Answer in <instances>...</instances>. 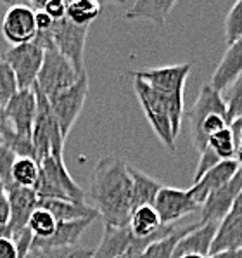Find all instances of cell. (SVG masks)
I'll return each instance as SVG.
<instances>
[{"instance_id":"obj_1","label":"cell","mask_w":242,"mask_h":258,"mask_svg":"<svg viewBox=\"0 0 242 258\" xmlns=\"http://www.w3.org/2000/svg\"><path fill=\"white\" fill-rule=\"evenodd\" d=\"M89 194L104 225L128 227L132 213V178L125 161L116 156L102 158L94 170Z\"/></svg>"},{"instance_id":"obj_2","label":"cell","mask_w":242,"mask_h":258,"mask_svg":"<svg viewBox=\"0 0 242 258\" xmlns=\"http://www.w3.org/2000/svg\"><path fill=\"white\" fill-rule=\"evenodd\" d=\"M192 66V62H184V64H172L163 66V68L130 71V77H133L135 80L145 82L165 99L175 137H178L182 128V120H184L185 111L184 90Z\"/></svg>"},{"instance_id":"obj_3","label":"cell","mask_w":242,"mask_h":258,"mask_svg":"<svg viewBox=\"0 0 242 258\" xmlns=\"http://www.w3.org/2000/svg\"><path fill=\"white\" fill-rule=\"evenodd\" d=\"M38 165H40V173L33 187L38 201L69 200L76 203H85V190L69 175L62 154H49L38 161Z\"/></svg>"},{"instance_id":"obj_4","label":"cell","mask_w":242,"mask_h":258,"mask_svg":"<svg viewBox=\"0 0 242 258\" xmlns=\"http://www.w3.org/2000/svg\"><path fill=\"white\" fill-rule=\"evenodd\" d=\"M35 90L37 95V113H35L33 132H31V142L37 151L38 161L47 158L49 154H62L64 149V137L61 136V130L55 121V116L50 109L49 99L40 90Z\"/></svg>"},{"instance_id":"obj_5","label":"cell","mask_w":242,"mask_h":258,"mask_svg":"<svg viewBox=\"0 0 242 258\" xmlns=\"http://www.w3.org/2000/svg\"><path fill=\"white\" fill-rule=\"evenodd\" d=\"M133 90L138 102H140V108L144 111L145 118H147L150 128L154 130V134H156L157 139H159L166 148L172 151V153H175L177 137L173 136L172 121H170V114L165 99L145 82L135 80V78H133Z\"/></svg>"},{"instance_id":"obj_6","label":"cell","mask_w":242,"mask_h":258,"mask_svg":"<svg viewBox=\"0 0 242 258\" xmlns=\"http://www.w3.org/2000/svg\"><path fill=\"white\" fill-rule=\"evenodd\" d=\"M87 95H89V75L83 73L78 77V80L73 85L61 90L52 99H49L50 109H52L55 121H57L61 136L64 137V141L69 136L78 116L82 114Z\"/></svg>"},{"instance_id":"obj_7","label":"cell","mask_w":242,"mask_h":258,"mask_svg":"<svg viewBox=\"0 0 242 258\" xmlns=\"http://www.w3.org/2000/svg\"><path fill=\"white\" fill-rule=\"evenodd\" d=\"M78 77L80 75H76L71 62L57 49L43 50V62L35 89L40 90L47 99H52L61 90L73 85Z\"/></svg>"},{"instance_id":"obj_8","label":"cell","mask_w":242,"mask_h":258,"mask_svg":"<svg viewBox=\"0 0 242 258\" xmlns=\"http://www.w3.org/2000/svg\"><path fill=\"white\" fill-rule=\"evenodd\" d=\"M87 35H89V26L73 25L67 18L61 19V21H54L52 26L54 47L71 62V66L76 71V75L87 73L85 70Z\"/></svg>"},{"instance_id":"obj_9","label":"cell","mask_w":242,"mask_h":258,"mask_svg":"<svg viewBox=\"0 0 242 258\" xmlns=\"http://www.w3.org/2000/svg\"><path fill=\"white\" fill-rule=\"evenodd\" d=\"M2 59L14 71L19 90L33 89L43 62V49H40L35 42L21 43V45L11 47Z\"/></svg>"},{"instance_id":"obj_10","label":"cell","mask_w":242,"mask_h":258,"mask_svg":"<svg viewBox=\"0 0 242 258\" xmlns=\"http://www.w3.org/2000/svg\"><path fill=\"white\" fill-rule=\"evenodd\" d=\"M152 208L156 210L163 225H175L184 217L196 213L201 206L192 200V196L189 194V189L184 190L163 185L159 192H157L156 200H154Z\"/></svg>"},{"instance_id":"obj_11","label":"cell","mask_w":242,"mask_h":258,"mask_svg":"<svg viewBox=\"0 0 242 258\" xmlns=\"http://www.w3.org/2000/svg\"><path fill=\"white\" fill-rule=\"evenodd\" d=\"M35 113H37V95L35 90H18L4 106V116L7 125L18 136L30 137L33 132Z\"/></svg>"},{"instance_id":"obj_12","label":"cell","mask_w":242,"mask_h":258,"mask_svg":"<svg viewBox=\"0 0 242 258\" xmlns=\"http://www.w3.org/2000/svg\"><path fill=\"white\" fill-rule=\"evenodd\" d=\"M242 189V168L223 187L216 189L199 208V224H220L230 213L235 198Z\"/></svg>"},{"instance_id":"obj_13","label":"cell","mask_w":242,"mask_h":258,"mask_svg":"<svg viewBox=\"0 0 242 258\" xmlns=\"http://www.w3.org/2000/svg\"><path fill=\"white\" fill-rule=\"evenodd\" d=\"M2 35L11 47L33 42L37 35L35 11L30 6H13L2 19Z\"/></svg>"},{"instance_id":"obj_14","label":"cell","mask_w":242,"mask_h":258,"mask_svg":"<svg viewBox=\"0 0 242 258\" xmlns=\"http://www.w3.org/2000/svg\"><path fill=\"white\" fill-rule=\"evenodd\" d=\"M128 229L135 239L142 241H157L161 237H166L177 231L178 224L175 225H163L156 210L152 206H138L132 210L128 218Z\"/></svg>"},{"instance_id":"obj_15","label":"cell","mask_w":242,"mask_h":258,"mask_svg":"<svg viewBox=\"0 0 242 258\" xmlns=\"http://www.w3.org/2000/svg\"><path fill=\"white\" fill-rule=\"evenodd\" d=\"M154 241H142L135 239L128 227H108L104 225V236L101 239V244L94 249L90 258H118L130 248L145 249Z\"/></svg>"},{"instance_id":"obj_16","label":"cell","mask_w":242,"mask_h":258,"mask_svg":"<svg viewBox=\"0 0 242 258\" xmlns=\"http://www.w3.org/2000/svg\"><path fill=\"white\" fill-rule=\"evenodd\" d=\"M239 170H240V166L237 165L235 160L220 161V163L213 166L211 170H208L196 184L190 185L189 194L192 196V200L201 206L208 200L209 194L215 192L216 189L223 187L227 182H230L235 177V173L239 172Z\"/></svg>"},{"instance_id":"obj_17","label":"cell","mask_w":242,"mask_h":258,"mask_svg":"<svg viewBox=\"0 0 242 258\" xmlns=\"http://www.w3.org/2000/svg\"><path fill=\"white\" fill-rule=\"evenodd\" d=\"M6 194H7V200H9V206H11L9 229H11V232H13V237H16L18 234H21L26 229L31 213L37 210L38 198L33 189L18 187V185L9 189Z\"/></svg>"},{"instance_id":"obj_18","label":"cell","mask_w":242,"mask_h":258,"mask_svg":"<svg viewBox=\"0 0 242 258\" xmlns=\"http://www.w3.org/2000/svg\"><path fill=\"white\" fill-rule=\"evenodd\" d=\"M216 229L218 224H194L192 229L177 243L173 258H182L185 255H199L208 258Z\"/></svg>"},{"instance_id":"obj_19","label":"cell","mask_w":242,"mask_h":258,"mask_svg":"<svg viewBox=\"0 0 242 258\" xmlns=\"http://www.w3.org/2000/svg\"><path fill=\"white\" fill-rule=\"evenodd\" d=\"M211 113H220L227 116V104L223 101V94L216 92L209 83L201 87V92L197 95V101L194 102L192 109L187 111V118L190 121V130L192 137L199 132V126L206 116Z\"/></svg>"},{"instance_id":"obj_20","label":"cell","mask_w":242,"mask_h":258,"mask_svg":"<svg viewBox=\"0 0 242 258\" xmlns=\"http://www.w3.org/2000/svg\"><path fill=\"white\" fill-rule=\"evenodd\" d=\"M242 75V38L228 45L227 52L223 54L220 64L216 66L215 73L211 77L209 85L216 92H225L233 82Z\"/></svg>"},{"instance_id":"obj_21","label":"cell","mask_w":242,"mask_h":258,"mask_svg":"<svg viewBox=\"0 0 242 258\" xmlns=\"http://www.w3.org/2000/svg\"><path fill=\"white\" fill-rule=\"evenodd\" d=\"M97 218H82L74 222H57L54 234L47 239H33L31 246L35 248H71L76 246L82 234L92 225Z\"/></svg>"},{"instance_id":"obj_22","label":"cell","mask_w":242,"mask_h":258,"mask_svg":"<svg viewBox=\"0 0 242 258\" xmlns=\"http://www.w3.org/2000/svg\"><path fill=\"white\" fill-rule=\"evenodd\" d=\"M37 208H43L57 222H74L82 218H99L95 208H90L87 203H76L69 200H42Z\"/></svg>"},{"instance_id":"obj_23","label":"cell","mask_w":242,"mask_h":258,"mask_svg":"<svg viewBox=\"0 0 242 258\" xmlns=\"http://www.w3.org/2000/svg\"><path fill=\"white\" fill-rule=\"evenodd\" d=\"M239 249H242V218L227 215L218 224L209 256L223 251H239Z\"/></svg>"},{"instance_id":"obj_24","label":"cell","mask_w":242,"mask_h":258,"mask_svg":"<svg viewBox=\"0 0 242 258\" xmlns=\"http://www.w3.org/2000/svg\"><path fill=\"white\" fill-rule=\"evenodd\" d=\"M175 0H138L135 2L128 11H126V19H149L165 28L168 23V16L175 9Z\"/></svg>"},{"instance_id":"obj_25","label":"cell","mask_w":242,"mask_h":258,"mask_svg":"<svg viewBox=\"0 0 242 258\" xmlns=\"http://www.w3.org/2000/svg\"><path fill=\"white\" fill-rule=\"evenodd\" d=\"M128 173L132 178V210L138 206H152L163 185L156 178L133 168L132 165H128Z\"/></svg>"},{"instance_id":"obj_26","label":"cell","mask_w":242,"mask_h":258,"mask_svg":"<svg viewBox=\"0 0 242 258\" xmlns=\"http://www.w3.org/2000/svg\"><path fill=\"white\" fill-rule=\"evenodd\" d=\"M101 16V4L94 0H74L66 4V18L73 25L90 26Z\"/></svg>"},{"instance_id":"obj_27","label":"cell","mask_w":242,"mask_h":258,"mask_svg":"<svg viewBox=\"0 0 242 258\" xmlns=\"http://www.w3.org/2000/svg\"><path fill=\"white\" fill-rule=\"evenodd\" d=\"M0 144L6 146L9 151H13L18 158H31V160L38 161L37 151H35V146H33V142H31V139L18 136V134L11 130L9 125L4 126L2 134H0Z\"/></svg>"},{"instance_id":"obj_28","label":"cell","mask_w":242,"mask_h":258,"mask_svg":"<svg viewBox=\"0 0 242 258\" xmlns=\"http://www.w3.org/2000/svg\"><path fill=\"white\" fill-rule=\"evenodd\" d=\"M40 165L31 158H16L13 165V182L18 187L33 189L38 180Z\"/></svg>"},{"instance_id":"obj_29","label":"cell","mask_w":242,"mask_h":258,"mask_svg":"<svg viewBox=\"0 0 242 258\" xmlns=\"http://www.w3.org/2000/svg\"><path fill=\"white\" fill-rule=\"evenodd\" d=\"M190 229H192V225H189V227H180L173 234H170V236L154 241L152 244H149L147 248L144 249V258H173V251H175L177 243L190 231Z\"/></svg>"},{"instance_id":"obj_30","label":"cell","mask_w":242,"mask_h":258,"mask_svg":"<svg viewBox=\"0 0 242 258\" xmlns=\"http://www.w3.org/2000/svg\"><path fill=\"white\" fill-rule=\"evenodd\" d=\"M55 227H57V220L43 208L35 210L26 225V229L31 232L33 239H47V237H50L54 234Z\"/></svg>"},{"instance_id":"obj_31","label":"cell","mask_w":242,"mask_h":258,"mask_svg":"<svg viewBox=\"0 0 242 258\" xmlns=\"http://www.w3.org/2000/svg\"><path fill=\"white\" fill-rule=\"evenodd\" d=\"M92 253L94 249L78 248V246H71V248H35L31 246L26 258H90Z\"/></svg>"},{"instance_id":"obj_32","label":"cell","mask_w":242,"mask_h":258,"mask_svg":"<svg viewBox=\"0 0 242 258\" xmlns=\"http://www.w3.org/2000/svg\"><path fill=\"white\" fill-rule=\"evenodd\" d=\"M208 148L211 149L221 161L233 160L237 142H235V139H233L232 132H230V128H225L208 139Z\"/></svg>"},{"instance_id":"obj_33","label":"cell","mask_w":242,"mask_h":258,"mask_svg":"<svg viewBox=\"0 0 242 258\" xmlns=\"http://www.w3.org/2000/svg\"><path fill=\"white\" fill-rule=\"evenodd\" d=\"M223 101H225V104H227L228 125L235 120H242V75L225 90Z\"/></svg>"},{"instance_id":"obj_34","label":"cell","mask_w":242,"mask_h":258,"mask_svg":"<svg viewBox=\"0 0 242 258\" xmlns=\"http://www.w3.org/2000/svg\"><path fill=\"white\" fill-rule=\"evenodd\" d=\"M242 38V0L233 4L225 18V40L228 45Z\"/></svg>"},{"instance_id":"obj_35","label":"cell","mask_w":242,"mask_h":258,"mask_svg":"<svg viewBox=\"0 0 242 258\" xmlns=\"http://www.w3.org/2000/svg\"><path fill=\"white\" fill-rule=\"evenodd\" d=\"M18 82H16L14 71L4 59H0V106H6L9 99L18 92Z\"/></svg>"},{"instance_id":"obj_36","label":"cell","mask_w":242,"mask_h":258,"mask_svg":"<svg viewBox=\"0 0 242 258\" xmlns=\"http://www.w3.org/2000/svg\"><path fill=\"white\" fill-rule=\"evenodd\" d=\"M16 154L9 151L6 146L0 144V184L4 187V192L14 187L13 182V165L16 161Z\"/></svg>"},{"instance_id":"obj_37","label":"cell","mask_w":242,"mask_h":258,"mask_svg":"<svg viewBox=\"0 0 242 258\" xmlns=\"http://www.w3.org/2000/svg\"><path fill=\"white\" fill-rule=\"evenodd\" d=\"M31 9L33 11L42 9L43 13L52 18V21H61V19L66 18V2H61V0H49L45 4L35 2Z\"/></svg>"},{"instance_id":"obj_38","label":"cell","mask_w":242,"mask_h":258,"mask_svg":"<svg viewBox=\"0 0 242 258\" xmlns=\"http://www.w3.org/2000/svg\"><path fill=\"white\" fill-rule=\"evenodd\" d=\"M220 161H221L220 158H218L209 148H206L202 153H199V163H197L196 173H194V182H192V184H196V182L199 180V178L204 175L208 170H211L213 166L218 165Z\"/></svg>"},{"instance_id":"obj_39","label":"cell","mask_w":242,"mask_h":258,"mask_svg":"<svg viewBox=\"0 0 242 258\" xmlns=\"http://www.w3.org/2000/svg\"><path fill=\"white\" fill-rule=\"evenodd\" d=\"M35 26H37V31H50L54 26V21L49 14H45L42 9L35 11Z\"/></svg>"},{"instance_id":"obj_40","label":"cell","mask_w":242,"mask_h":258,"mask_svg":"<svg viewBox=\"0 0 242 258\" xmlns=\"http://www.w3.org/2000/svg\"><path fill=\"white\" fill-rule=\"evenodd\" d=\"M11 220V206L9 200H7V194L0 192V227H7Z\"/></svg>"},{"instance_id":"obj_41","label":"cell","mask_w":242,"mask_h":258,"mask_svg":"<svg viewBox=\"0 0 242 258\" xmlns=\"http://www.w3.org/2000/svg\"><path fill=\"white\" fill-rule=\"evenodd\" d=\"M228 215H232V217H239V218H242V189H240L239 196L235 198V201H233V205H232V210H230V213H228Z\"/></svg>"},{"instance_id":"obj_42","label":"cell","mask_w":242,"mask_h":258,"mask_svg":"<svg viewBox=\"0 0 242 258\" xmlns=\"http://www.w3.org/2000/svg\"><path fill=\"white\" fill-rule=\"evenodd\" d=\"M208 258H242V249L239 251H223V253H216V255H211Z\"/></svg>"},{"instance_id":"obj_43","label":"cell","mask_w":242,"mask_h":258,"mask_svg":"<svg viewBox=\"0 0 242 258\" xmlns=\"http://www.w3.org/2000/svg\"><path fill=\"white\" fill-rule=\"evenodd\" d=\"M233 160L237 161V165L242 168V142L237 144V149H235V156H233Z\"/></svg>"},{"instance_id":"obj_44","label":"cell","mask_w":242,"mask_h":258,"mask_svg":"<svg viewBox=\"0 0 242 258\" xmlns=\"http://www.w3.org/2000/svg\"><path fill=\"white\" fill-rule=\"evenodd\" d=\"M6 125H7V121H6V116H4V108L0 106V134H2V130Z\"/></svg>"},{"instance_id":"obj_45","label":"cell","mask_w":242,"mask_h":258,"mask_svg":"<svg viewBox=\"0 0 242 258\" xmlns=\"http://www.w3.org/2000/svg\"><path fill=\"white\" fill-rule=\"evenodd\" d=\"M182 258H204V256H199V255H185V256H182Z\"/></svg>"},{"instance_id":"obj_46","label":"cell","mask_w":242,"mask_h":258,"mask_svg":"<svg viewBox=\"0 0 242 258\" xmlns=\"http://www.w3.org/2000/svg\"><path fill=\"white\" fill-rule=\"evenodd\" d=\"M239 142H242V128H240V134H239Z\"/></svg>"},{"instance_id":"obj_47","label":"cell","mask_w":242,"mask_h":258,"mask_svg":"<svg viewBox=\"0 0 242 258\" xmlns=\"http://www.w3.org/2000/svg\"><path fill=\"white\" fill-rule=\"evenodd\" d=\"M2 190H4V187H2V184H0V192H2Z\"/></svg>"}]
</instances>
